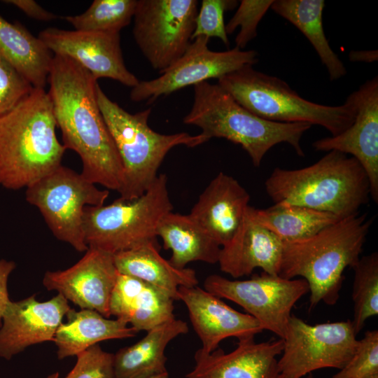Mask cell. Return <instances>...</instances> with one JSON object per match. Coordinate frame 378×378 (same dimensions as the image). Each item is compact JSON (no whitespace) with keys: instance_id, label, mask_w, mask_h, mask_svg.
<instances>
[{"instance_id":"obj_1","label":"cell","mask_w":378,"mask_h":378,"mask_svg":"<svg viewBox=\"0 0 378 378\" xmlns=\"http://www.w3.org/2000/svg\"><path fill=\"white\" fill-rule=\"evenodd\" d=\"M48 83L62 144L80 157L81 174L94 184L118 192L123 167L97 101V80L72 59L54 55Z\"/></svg>"},{"instance_id":"obj_2","label":"cell","mask_w":378,"mask_h":378,"mask_svg":"<svg viewBox=\"0 0 378 378\" xmlns=\"http://www.w3.org/2000/svg\"><path fill=\"white\" fill-rule=\"evenodd\" d=\"M50 95L34 88L0 115V186L27 188L61 165L66 148L56 135Z\"/></svg>"},{"instance_id":"obj_3","label":"cell","mask_w":378,"mask_h":378,"mask_svg":"<svg viewBox=\"0 0 378 378\" xmlns=\"http://www.w3.org/2000/svg\"><path fill=\"white\" fill-rule=\"evenodd\" d=\"M371 223L366 214L358 212L312 237L283 241L278 275L288 279L300 276L307 282L309 309L321 302L336 304L344 271L353 268L360 259Z\"/></svg>"},{"instance_id":"obj_4","label":"cell","mask_w":378,"mask_h":378,"mask_svg":"<svg viewBox=\"0 0 378 378\" xmlns=\"http://www.w3.org/2000/svg\"><path fill=\"white\" fill-rule=\"evenodd\" d=\"M265 186L274 204L305 206L340 218L358 213L371 197L370 182L360 163L335 150L303 168H275Z\"/></svg>"},{"instance_id":"obj_5","label":"cell","mask_w":378,"mask_h":378,"mask_svg":"<svg viewBox=\"0 0 378 378\" xmlns=\"http://www.w3.org/2000/svg\"><path fill=\"white\" fill-rule=\"evenodd\" d=\"M193 87L192 106L183 122L200 127L208 141L223 138L240 145L255 167L260 166L268 150L281 143L288 144L297 155L304 156L300 140L311 124L262 118L241 106L218 84L204 81Z\"/></svg>"},{"instance_id":"obj_6","label":"cell","mask_w":378,"mask_h":378,"mask_svg":"<svg viewBox=\"0 0 378 378\" xmlns=\"http://www.w3.org/2000/svg\"><path fill=\"white\" fill-rule=\"evenodd\" d=\"M97 101L123 167L119 199L131 201L142 195L158 176V170L174 147L193 148L208 141L201 133L163 134L148 124V108L130 113L110 99L97 83Z\"/></svg>"},{"instance_id":"obj_7","label":"cell","mask_w":378,"mask_h":378,"mask_svg":"<svg viewBox=\"0 0 378 378\" xmlns=\"http://www.w3.org/2000/svg\"><path fill=\"white\" fill-rule=\"evenodd\" d=\"M218 85L241 106L267 120L306 122L339 134L354 122L356 109L350 96L342 105L314 103L300 97L286 82L246 65L218 79Z\"/></svg>"},{"instance_id":"obj_8","label":"cell","mask_w":378,"mask_h":378,"mask_svg":"<svg viewBox=\"0 0 378 378\" xmlns=\"http://www.w3.org/2000/svg\"><path fill=\"white\" fill-rule=\"evenodd\" d=\"M167 177L158 174L148 189L138 198H119L111 204L87 206L83 227L88 247L115 254L149 241H156L162 218L172 211Z\"/></svg>"},{"instance_id":"obj_9","label":"cell","mask_w":378,"mask_h":378,"mask_svg":"<svg viewBox=\"0 0 378 378\" xmlns=\"http://www.w3.org/2000/svg\"><path fill=\"white\" fill-rule=\"evenodd\" d=\"M109 192L99 189L81 173L59 165L26 188V200L36 206L52 234L76 251L88 250L83 227L84 209L104 204Z\"/></svg>"},{"instance_id":"obj_10","label":"cell","mask_w":378,"mask_h":378,"mask_svg":"<svg viewBox=\"0 0 378 378\" xmlns=\"http://www.w3.org/2000/svg\"><path fill=\"white\" fill-rule=\"evenodd\" d=\"M278 360L282 378H302L323 368L342 369L358 340L351 320L311 325L292 314Z\"/></svg>"},{"instance_id":"obj_11","label":"cell","mask_w":378,"mask_h":378,"mask_svg":"<svg viewBox=\"0 0 378 378\" xmlns=\"http://www.w3.org/2000/svg\"><path fill=\"white\" fill-rule=\"evenodd\" d=\"M197 13V0H137L133 37L150 66L160 74L188 49Z\"/></svg>"},{"instance_id":"obj_12","label":"cell","mask_w":378,"mask_h":378,"mask_svg":"<svg viewBox=\"0 0 378 378\" xmlns=\"http://www.w3.org/2000/svg\"><path fill=\"white\" fill-rule=\"evenodd\" d=\"M204 289L241 306L263 330L271 331L281 339L293 307L309 293L307 282L302 278L288 279L264 272L246 280L211 274L204 279Z\"/></svg>"},{"instance_id":"obj_13","label":"cell","mask_w":378,"mask_h":378,"mask_svg":"<svg viewBox=\"0 0 378 378\" xmlns=\"http://www.w3.org/2000/svg\"><path fill=\"white\" fill-rule=\"evenodd\" d=\"M209 40L206 36L192 40L185 53L160 76L139 81L132 88L131 100L150 104L161 96L210 78L218 79L246 65L253 66L258 61V52L253 50H243L234 47L226 51L211 50Z\"/></svg>"},{"instance_id":"obj_14","label":"cell","mask_w":378,"mask_h":378,"mask_svg":"<svg viewBox=\"0 0 378 378\" xmlns=\"http://www.w3.org/2000/svg\"><path fill=\"white\" fill-rule=\"evenodd\" d=\"M38 37L52 52L68 57L97 80L108 78L134 88L139 82L125 66L118 32L47 28Z\"/></svg>"},{"instance_id":"obj_15","label":"cell","mask_w":378,"mask_h":378,"mask_svg":"<svg viewBox=\"0 0 378 378\" xmlns=\"http://www.w3.org/2000/svg\"><path fill=\"white\" fill-rule=\"evenodd\" d=\"M118 272L114 255L88 247L76 263L64 270L47 271L42 282L81 309H92L110 318L109 302Z\"/></svg>"},{"instance_id":"obj_16","label":"cell","mask_w":378,"mask_h":378,"mask_svg":"<svg viewBox=\"0 0 378 378\" xmlns=\"http://www.w3.org/2000/svg\"><path fill=\"white\" fill-rule=\"evenodd\" d=\"M356 109L353 123L342 133L313 143L316 150L350 154L365 170L370 197L378 202V77L349 94Z\"/></svg>"},{"instance_id":"obj_17","label":"cell","mask_w":378,"mask_h":378,"mask_svg":"<svg viewBox=\"0 0 378 378\" xmlns=\"http://www.w3.org/2000/svg\"><path fill=\"white\" fill-rule=\"evenodd\" d=\"M70 309L69 301L59 293L44 302L34 295L10 301L1 318L0 357L8 360L31 345L53 342Z\"/></svg>"},{"instance_id":"obj_18","label":"cell","mask_w":378,"mask_h":378,"mask_svg":"<svg viewBox=\"0 0 378 378\" xmlns=\"http://www.w3.org/2000/svg\"><path fill=\"white\" fill-rule=\"evenodd\" d=\"M178 300L186 305L192 328L202 342L200 349L211 353L228 337L238 340L263 331L251 315L232 308L221 298L200 287L180 286Z\"/></svg>"},{"instance_id":"obj_19","label":"cell","mask_w":378,"mask_h":378,"mask_svg":"<svg viewBox=\"0 0 378 378\" xmlns=\"http://www.w3.org/2000/svg\"><path fill=\"white\" fill-rule=\"evenodd\" d=\"M283 346L281 338L255 342L249 337L238 340L229 353L200 349L195 354V365L186 378H282L277 357Z\"/></svg>"},{"instance_id":"obj_20","label":"cell","mask_w":378,"mask_h":378,"mask_svg":"<svg viewBox=\"0 0 378 378\" xmlns=\"http://www.w3.org/2000/svg\"><path fill=\"white\" fill-rule=\"evenodd\" d=\"M252 208L248 206L237 232L220 251V270L234 279L256 268L273 275L279 271L283 241L255 219Z\"/></svg>"},{"instance_id":"obj_21","label":"cell","mask_w":378,"mask_h":378,"mask_svg":"<svg viewBox=\"0 0 378 378\" xmlns=\"http://www.w3.org/2000/svg\"><path fill=\"white\" fill-rule=\"evenodd\" d=\"M249 200L248 192L239 181L220 172L200 194L188 215L223 246L239 228Z\"/></svg>"},{"instance_id":"obj_22","label":"cell","mask_w":378,"mask_h":378,"mask_svg":"<svg viewBox=\"0 0 378 378\" xmlns=\"http://www.w3.org/2000/svg\"><path fill=\"white\" fill-rule=\"evenodd\" d=\"M174 300L155 286L118 272L109 313L137 332L148 330L175 318Z\"/></svg>"},{"instance_id":"obj_23","label":"cell","mask_w":378,"mask_h":378,"mask_svg":"<svg viewBox=\"0 0 378 378\" xmlns=\"http://www.w3.org/2000/svg\"><path fill=\"white\" fill-rule=\"evenodd\" d=\"M155 242H146L114 254L115 267L120 274L144 281L174 300H178L180 286H197L196 272L191 268L178 269L174 267L160 254Z\"/></svg>"},{"instance_id":"obj_24","label":"cell","mask_w":378,"mask_h":378,"mask_svg":"<svg viewBox=\"0 0 378 378\" xmlns=\"http://www.w3.org/2000/svg\"><path fill=\"white\" fill-rule=\"evenodd\" d=\"M188 332L187 323L176 318L148 330L139 341L114 354L115 378H151L167 372L165 349Z\"/></svg>"},{"instance_id":"obj_25","label":"cell","mask_w":378,"mask_h":378,"mask_svg":"<svg viewBox=\"0 0 378 378\" xmlns=\"http://www.w3.org/2000/svg\"><path fill=\"white\" fill-rule=\"evenodd\" d=\"M65 316L66 322L60 324L53 340L59 360L76 356L101 342L132 337L138 332L125 321L111 319L92 309L71 308Z\"/></svg>"},{"instance_id":"obj_26","label":"cell","mask_w":378,"mask_h":378,"mask_svg":"<svg viewBox=\"0 0 378 378\" xmlns=\"http://www.w3.org/2000/svg\"><path fill=\"white\" fill-rule=\"evenodd\" d=\"M157 237L172 251L169 261L176 268L194 261L218 263L221 246L189 215L168 213L158 225Z\"/></svg>"},{"instance_id":"obj_27","label":"cell","mask_w":378,"mask_h":378,"mask_svg":"<svg viewBox=\"0 0 378 378\" xmlns=\"http://www.w3.org/2000/svg\"><path fill=\"white\" fill-rule=\"evenodd\" d=\"M0 55L34 88H45L54 55L22 24L11 23L1 15Z\"/></svg>"},{"instance_id":"obj_28","label":"cell","mask_w":378,"mask_h":378,"mask_svg":"<svg viewBox=\"0 0 378 378\" xmlns=\"http://www.w3.org/2000/svg\"><path fill=\"white\" fill-rule=\"evenodd\" d=\"M323 0H277L270 8L297 27L309 40L327 69L330 79L337 80L346 69L332 50L323 27Z\"/></svg>"},{"instance_id":"obj_29","label":"cell","mask_w":378,"mask_h":378,"mask_svg":"<svg viewBox=\"0 0 378 378\" xmlns=\"http://www.w3.org/2000/svg\"><path fill=\"white\" fill-rule=\"evenodd\" d=\"M255 219L282 241L312 237L342 219L322 211L293 204H274L267 209L252 208Z\"/></svg>"},{"instance_id":"obj_30","label":"cell","mask_w":378,"mask_h":378,"mask_svg":"<svg viewBox=\"0 0 378 378\" xmlns=\"http://www.w3.org/2000/svg\"><path fill=\"white\" fill-rule=\"evenodd\" d=\"M352 286L354 303L351 320L357 335L366 321L378 314V253L373 252L360 258L354 266Z\"/></svg>"},{"instance_id":"obj_31","label":"cell","mask_w":378,"mask_h":378,"mask_svg":"<svg viewBox=\"0 0 378 378\" xmlns=\"http://www.w3.org/2000/svg\"><path fill=\"white\" fill-rule=\"evenodd\" d=\"M136 4V0H94L83 13L64 19L75 30L120 33L130 23Z\"/></svg>"},{"instance_id":"obj_32","label":"cell","mask_w":378,"mask_h":378,"mask_svg":"<svg viewBox=\"0 0 378 378\" xmlns=\"http://www.w3.org/2000/svg\"><path fill=\"white\" fill-rule=\"evenodd\" d=\"M273 0H241L237 11L225 25L227 34L240 30L235 38V47L243 50L257 36L258 25Z\"/></svg>"},{"instance_id":"obj_33","label":"cell","mask_w":378,"mask_h":378,"mask_svg":"<svg viewBox=\"0 0 378 378\" xmlns=\"http://www.w3.org/2000/svg\"><path fill=\"white\" fill-rule=\"evenodd\" d=\"M378 374V330L365 332L348 363L331 378H368Z\"/></svg>"},{"instance_id":"obj_34","label":"cell","mask_w":378,"mask_h":378,"mask_svg":"<svg viewBox=\"0 0 378 378\" xmlns=\"http://www.w3.org/2000/svg\"><path fill=\"white\" fill-rule=\"evenodd\" d=\"M237 1L203 0L195 20L192 41L199 36L218 38L227 46L230 41L224 23L225 10L234 8Z\"/></svg>"},{"instance_id":"obj_35","label":"cell","mask_w":378,"mask_h":378,"mask_svg":"<svg viewBox=\"0 0 378 378\" xmlns=\"http://www.w3.org/2000/svg\"><path fill=\"white\" fill-rule=\"evenodd\" d=\"M77 361L65 378H115L114 354L99 344L76 355Z\"/></svg>"},{"instance_id":"obj_36","label":"cell","mask_w":378,"mask_h":378,"mask_svg":"<svg viewBox=\"0 0 378 378\" xmlns=\"http://www.w3.org/2000/svg\"><path fill=\"white\" fill-rule=\"evenodd\" d=\"M34 88L21 73L0 55V115L13 108Z\"/></svg>"},{"instance_id":"obj_37","label":"cell","mask_w":378,"mask_h":378,"mask_svg":"<svg viewBox=\"0 0 378 378\" xmlns=\"http://www.w3.org/2000/svg\"><path fill=\"white\" fill-rule=\"evenodd\" d=\"M3 2L17 7L26 15L36 20L48 22L59 18L58 15L46 10L33 0H6Z\"/></svg>"},{"instance_id":"obj_38","label":"cell","mask_w":378,"mask_h":378,"mask_svg":"<svg viewBox=\"0 0 378 378\" xmlns=\"http://www.w3.org/2000/svg\"><path fill=\"white\" fill-rule=\"evenodd\" d=\"M15 267L14 261L0 259V319L11 301L8 295V281Z\"/></svg>"},{"instance_id":"obj_39","label":"cell","mask_w":378,"mask_h":378,"mask_svg":"<svg viewBox=\"0 0 378 378\" xmlns=\"http://www.w3.org/2000/svg\"><path fill=\"white\" fill-rule=\"evenodd\" d=\"M349 57L351 62H373L377 60V50L351 51Z\"/></svg>"},{"instance_id":"obj_40","label":"cell","mask_w":378,"mask_h":378,"mask_svg":"<svg viewBox=\"0 0 378 378\" xmlns=\"http://www.w3.org/2000/svg\"><path fill=\"white\" fill-rule=\"evenodd\" d=\"M151 378H169V374L167 372H164V373L154 376Z\"/></svg>"},{"instance_id":"obj_41","label":"cell","mask_w":378,"mask_h":378,"mask_svg":"<svg viewBox=\"0 0 378 378\" xmlns=\"http://www.w3.org/2000/svg\"><path fill=\"white\" fill-rule=\"evenodd\" d=\"M46 378H59V372H56L50 374Z\"/></svg>"},{"instance_id":"obj_42","label":"cell","mask_w":378,"mask_h":378,"mask_svg":"<svg viewBox=\"0 0 378 378\" xmlns=\"http://www.w3.org/2000/svg\"><path fill=\"white\" fill-rule=\"evenodd\" d=\"M305 378H314V376L312 373H309L307 375H306Z\"/></svg>"},{"instance_id":"obj_43","label":"cell","mask_w":378,"mask_h":378,"mask_svg":"<svg viewBox=\"0 0 378 378\" xmlns=\"http://www.w3.org/2000/svg\"><path fill=\"white\" fill-rule=\"evenodd\" d=\"M368 378H378V374H376V375L372 376V377H368Z\"/></svg>"}]
</instances>
